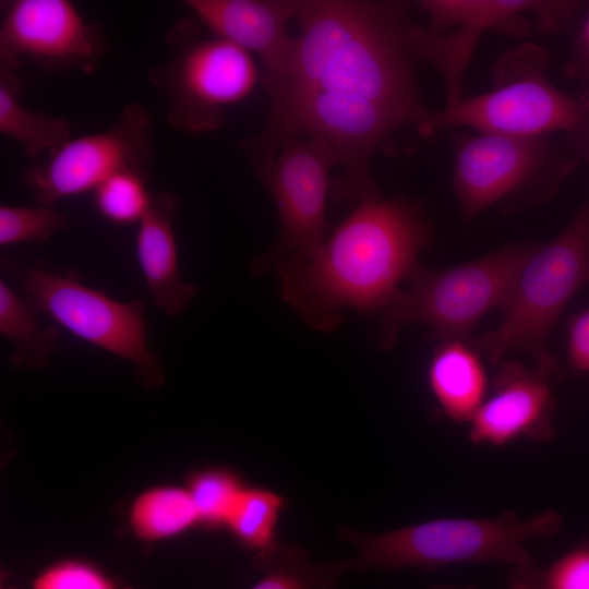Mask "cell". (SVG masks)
Wrapping results in <instances>:
<instances>
[{"instance_id":"7","label":"cell","mask_w":589,"mask_h":589,"mask_svg":"<svg viewBox=\"0 0 589 589\" xmlns=\"http://www.w3.org/2000/svg\"><path fill=\"white\" fill-rule=\"evenodd\" d=\"M1 271L23 296L53 324L79 339L128 361L145 388L165 381L160 357L149 349L142 299L120 301L86 286L72 271L43 262H21L1 255Z\"/></svg>"},{"instance_id":"24","label":"cell","mask_w":589,"mask_h":589,"mask_svg":"<svg viewBox=\"0 0 589 589\" xmlns=\"http://www.w3.org/2000/svg\"><path fill=\"white\" fill-rule=\"evenodd\" d=\"M507 589H589V536L544 567L512 568Z\"/></svg>"},{"instance_id":"16","label":"cell","mask_w":589,"mask_h":589,"mask_svg":"<svg viewBox=\"0 0 589 589\" xmlns=\"http://www.w3.org/2000/svg\"><path fill=\"white\" fill-rule=\"evenodd\" d=\"M180 199L168 191L153 193L151 205L139 223L135 253L153 304L176 316L193 300L196 288L179 271L173 217Z\"/></svg>"},{"instance_id":"29","label":"cell","mask_w":589,"mask_h":589,"mask_svg":"<svg viewBox=\"0 0 589 589\" xmlns=\"http://www.w3.org/2000/svg\"><path fill=\"white\" fill-rule=\"evenodd\" d=\"M576 55L577 59L574 68L589 72V11L578 36Z\"/></svg>"},{"instance_id":"5","label":"cell","mask_w":589,"mask_h":589,"mask_svg":"<svg viewBox=\"0 0 589 589\" xmlns=\"http://www.w3.org/2000/svg\"><path fill=\"white\" fill-rule=\"evenodd\" d=\"M536 245L515 243L446 269L418 264L382 311L378 344L390 349L410 324L430 327L443 339H471L476 324L502 310Z\"/></svg>"},{"instance_id":"15","label":"cell","mask_w":589,"mask_h":589,"mask_svg":"<svg viewBox=\"0 0 589 589\" xmlns=\"http://www.w3.org/2000/svg\"><path fill=\"white\" fill-rule=\"evenodd\" d=\"M212 35L223 38L263 64L261 81L279 76L294 48L288 32L302 0H188L184 2Z\"/></svg>"},{"instance_id":"17","label":"cell","mask_w":589,"mask_h":589,"mask_svg":"<svg viewBox=\"0 0 589 589\" xmlns=\"http://www.w3.org/2000/svg\"><path fill=\"white\" fill-rule=\"evenodd\" d=\"M472 339H443L428 365L426 380L443 413L469 423L485 400L490 383Z\"/></svg>"},{"instance_id":"4","label":"cell","mask_w":589,"mask_h":589,"mask_svg":"<svg viewBox=\"0 0 589 589\" xmlns=\"http://www.w3.org/2000/svg\"><path fill=\"white\" fill-rule=\"evenodd\" d=\"M589 283V199L566 228L539 247L522 266L494 329L472 339L490 362L510 353L530 357L553 374L558 362L546 349L548 339L564 308Z\"/></svg>"},{"instance_id":"10","label":"cell","mask_w":589,"mask_h":589,"mask_svg":"<svg viewBox=\"0 0 589 589\" xmlns=\"http://www.w3.org/2000/svg\"><path fill=\"white\" fill-rule=\"evenodd\" d=\"M190 21H181L169 39L176 52L152 73V82L169 99L168 122L182 132L218 129L226 110L248 98L261 82L251 53L209 34L197 37Z\"/></svg>"},{"instance_id":"30","label":"cell","mask_w":589,"mask_h":589,"mask_svg":"<svg viewBox=\"0 0 589 589\" xmlns=\"http://www.w3.org/2000/svg\"><path fill=\"white\" fill-rule=\"evenodd\" d=\"M431 589H476L469 585H455V584H435Z\"/></svg>"},{"instance_id":"26","label":"cell","mask_w":589,"mask_h":589,"mask_svg":"<svg viewBox=\"0 0 589 589\" xmlns=\"http://www.w3.org/2000/svg\"><path fill=\"white\" fill-rule=\"evenodd\" d=\"M69 216L53 205H1L0 247L41 244L69 225Z\"/></svg>"},{"instance_id":"13","label":"cell","mask_w":589,"mask_h":589,"mask_svg":"<svg viewBox=\"0 0 589 589\" xmlns=\"http://www.w3.org/2000/svg\"><path fill=\"white\" fill-rule=\"evenodd\" d=\"M0 25V68L22 61L45 69L94 71L109 49L104 32L69 0H14Z\"/></svg>"},{"instance_id":"11","label":"cell","mask_w":589,"mask_h":589,"mask_svg":"<svg viewBox=\"0 0 589 589\" xmlns=\"http://www.w3.org/2000/svg\"><path fill=\"white\" fill-rule=\"evenodd\" d=\"M257 164L279 218L275 243L250 266L262 275L283 261L310 257L325 241L329 175L338 159L323 141L294 137Z\"/></svg>"},{"instance_id":"8","label":"cell","mask_w":589,"mask_h":589,"mask_svg":"<svg viewBox=\"0 0 589 589\" xmlns=\"http://www.w3.org/2000/svg\"><path fill=\"white\" fill-rule=\"evenodd\" d=\"M574 168L548 136H454L453 189L466 224L492 206L507 213L541 204Z\"/></svg>"},{"instance_id":"1","label":"cell","mask_w":589,"mask_h":589,"mask_svg":"<svg viewBox=\"0 0 589 589\" xmlns=\"http://www.w3.org/2000/svg\"><path fill=\"white\" fill-rule=\"evenodd\" d=\"M286 70L262 80L266 123L243 147L256 159L285 141L315 137L335 153L344 178L339 196L356 205L380 196L370 164L381 142L430 116L419 96L399 1L302 0Z\"/></svg>"},{"instance_id":"31","label":"cell","mask_w":589,"mask_h":589,"mask_svg":"<svg viewBox=\"0 0 589 589\" xmlns=\"http://www.w3.org/2000/svg\"><path fill=\"white\" fill-rule=\"evenodd\" d=\"M585 104H586V106H587V108H588V110H589V96H588L587 99L585 100Z\"/></svg>"},{"instance_id":"3","label":"cell","mask_w":589,"mask_h":589,"mask_svg":"<svg viewBox=\"0 0 589 589\" xmlns=\"http://www.w3.org/2000/svg\"><path fill=\"white\" fill-rule=\"evenodd\" d=\"M562 517L544 510L520 518L514 510L485 518H438L381 532L364 533L339 528V538L358 552L347 560L348 570L419 568L435 570L455 564L505 563L512 568H530L537 562L526 542L551 537Z\"/></svg>"},{"instance_id":"22","label":"cell","mask_w":589,"mask_h":589,"mask_svg":"<svg viewBox=\"0 0 589 589\" xmlns=\"http://www.w3.org/2000/svg\"><path fill=\"white\" fill-rule=\"evenodd\" d=\"M286 498L263 486H245L226 527L242 546L255 554L278 544L277 525Z\"/></svg>"},{"instance_id":"23","label":"cell","mask_w":589,"mask_h":589,"mask_svg":"<svg viewBox=\"0 0 589 589\" xmlns=\"http://www.w3.org/2000/svg\"><path fill=\"white\" fill-rule=\"evenodd\" d=\"M147 171L124 170L116 173L93 192L96 211L113 225H139L152 201L153 193L147 189Z\"/></svg>"},{"instance_id":"9","label":"cell","mask_w":589,"mask_h":589,"mask_svg":"<svg viewBox=\"0 0 589 589\" xmlns=\"http://www.w3.org/2000/svg\"><path fill=\"white\" fill-rule=\"evenodd\" d=\"M428 28L411 23L412 52L440 73L446 105L462 98V79L472 53L488 31L525 37L533 29L551 33L573 15L577 2L552 0H422Z\"/></svg>"},{"instance_id":"6","label":"cell","mask_w":589,"mask_h":589,"mask_svg":"<svg viewBox=\"0 0 589 589\" xmlns=\"http://www.w3.org/2000/svg\"><path fill=\"white\" fill-rule=\"evenodd\" d=\"M546 51L526 44L504 55L495 65L494 87L460 98L444 109L431 111L418 128L422 136L458 127L479 133L516 137H541L553 132L585 135L589 110L554 86L546 77Z\"/></svg>"},{"instance_id":"12","label":"cell","mask_w":589,"mask_h":589,"mask_svg":"<svg viewBox=\"0 0 589 589\" xmlns=\"http://www.w3.org/2000/svg\"><path fill=\"white\" fill-rule=\"evenodd\" d=\"M152 117L136 103L127 105L106 130L71 139L22 172L36 203L53 205L94 192L124 170L147 171L152 159Z\"/></svg>"},{"instance_id":"25","label":"cell","mask_w":589,"mask_h":589,"mask_svg":"<svg viewBox=\"0 0 589 589\" xmlns=\"http://www.w3.org/2000/svg\"><path fill=\"white\" fill-rule=\"evenodd\" d=\"M245 485L231 470L208 468L195 472L187 489L195 506L199 524L217 528L227 520Z\"/></svg>"},{"instance_id":"20","label":"cell","mask_w":589,"mask_h":589,"mask_svg":"<svg viewBox=\"0 0 589 589\" xmlns=\"http://www.w3.org/2000/svg\"><path fill=\"white\" fill-rule=\"evenodd\" d=\"M252 565L262 576L251 589H338L349 572L347 561L316 563L304 549L280 543L255 554Z\"/></svg>"},{"instance_id":"21","label":"cell","mask_w":589,"mask_h":589,"mask_svg":"<svg viewBox=\"0 0 589 589\" xmlns=\"http://www.w3.org/2000/svg\"><path fill=\"white\" fill-rule=\"evenodd\" d=\"M129 520L134 533L147 541L177 536L199 524L187 488L156 486L140 494L131 505Z\"/></svg>"},{"instance_id":"14","label":"cell","mask_w":589,"mask_h":589,"mask_svg":"<svg viewBox=\"0 0 589 589\" xmlns=\"http://www.w3.org/2000/svg\"><path fill=\"white\" fill-rule=\"evenodd\" d=\"M552 375L537 365L502 360L485 400L469 422V441L494 447L519 438L549 441L554 435Z\"/></svg>"},{"instance_id":"28","label":"cell","mask_w":589,"mask_h":589,"mask_svg":"<svg viewBox=\"0 0 589 589\" xmlns=\"http://www.w3.org/2000/svg\"><path fill=\"white\" fill-rule=\"evenodd\" d=\"M567 362L570 369L589 373V306L574 316L569 323Z\"/></svg>"},{"instance_id":"19","label":"cell","mask_w":589,"mask_h":589,"mask_svg":"<svg viewBox=\"0 0 589 589\" xmlns=\"http://www.w3.org/2000/svg\"><path fill=\"white\" fill-rule=\"evenodd\" d=\"M41 313L7 279L0 278V334L12 349L9 363L17 369H38L49 363L58 349L61 330L56 324H44Z\"/></svg>"},{"instance_id":"2","label":"cell","mask_w":589,"mask_h":589,"mask_svg":"<svg viewBox=\"0 0 589 589\" xmlns=\"http://www.w3.org/2000/svg\"><path fill=\"white\" fill-rule=\"evenodd\" d=\"M432 241L423 205L407 197L362 200L303 260L274 267L280 296L311 328L329 333L344 311H383Z\"/></svg>"},{"instance_id":"27","label":"cell","mask_w":589,"mask_h":589,"mask_svg":"<svg viewBox=\"0 0 589 589\" xmlns=\"http://www.w3.org/2000/svg\"><path fill=\"white\" fill-rule=\"evenodd\" d=\"M32 589H131L122 587L99 568L82 561L67 560L43 569Z\"/></svg>"},{"instance_id":"18","label":"cell","mask_w":589,"mask_h":589,"mask_svg":"<svg viewBox=\"0 0 589 589\" xmlns=\"http://www.w3.org/2000/svg\"><path fill=\"white\" fill-rule=\"evenodd\" d=\"M23 83L15 70L0 68V132L17 142L33 160L69 142L71 124L62 118L35 111L21 103Z\"/></svg>"}]
</instances>
